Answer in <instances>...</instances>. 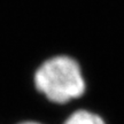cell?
<instances>
[{"label":"cell","mask_w":124,"mask_h":124,"mask_svg":"<svg viewBox=\"0 0 124 124\" xmlns=\"http://www.w3.org/2000/svg\"><path fill=\"white\" fill-rule=\"evenodd\" d=\"M31 87L40 99L59 108L84 101L89 80L78 59L68 53H56L37 64L31 75Z\"/></svg>","instance_id":"6da1fadb"},{"label":"cell","mask_w":124,"mask_h":124,"mask_svg":"<svg viewBox=\"0 0 124 124\" xmlns=\"http://www.w3.org/2000/svg\"><path fill=\"white\" fill-rule=\"evenodd\" d=\"M61 124H108L106 117L91 107H76L68 113Z\"/></svg>","instance_id":"7a4b0ae2"},{"label":"cell","mask_w":124,"mask_h":124,"mask_svg":"<svg viewBox=\"0 0 124 124\" xmlns=\"http://www.w3.org/2000/svg\"><path fill=\"white\" fill-rule=\"evenodd\" d=\"M17 124H45V123H41L39 121H35V120H28V121H22Z\"/></svg>","instance_id":"3957f363"}]
</instances>
